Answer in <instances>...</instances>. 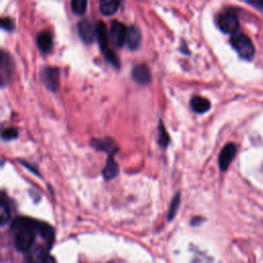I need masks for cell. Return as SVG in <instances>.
Masks as SVG:
<instances>
[{
	"instance_id": "obj_22",
	"label": "cell",
	"mask_w": 263,
	"mask_h": 263,
	"mask_svg": "<svg viewBox=\"0 0 263 263\" xmlns=\"http://www.w3.org/2000/svg\"><path fill=\"white\" fill-rule=\"evenodd\" d=\"M17 137V130L14 127H6L2 132V139L5 141L13 140Z\"/></svg>"
},
{
	"instance_id": "obj_21",
	"label": "cell",
	"mask_w": 263,
	"mask_h": 263,
	"mask_svg": "<svg viewBox=\"0 0 263 263\" xmlns=\"http://www.w3.org/2000/svg\"><path fill=\"white\" fill-rule=\"evenodd\" d=\"M180 200H181L180 192H178L172 199V202H171V205L168 209V213H167V220H172L176 216V213L180 205Z\"/></svg>"
},
{
	"instance_id": "obj_24",
	"label": "cell",
	"mask_w": 263,
	"mask_h": 263,
	"mask_svg": "<svg viewBox=\"0 0 263 263\" xmlns=\"http://www.w3.org/2000/svg\"><path fill=\"white\" fill-rule=\"evenodd\" d=\"M20 162H21V163H22L24 166H26L27 168H29L31 172H33L35 175H37L38 177H40V175L38 174V171H37V170H36L34 166H31V165H30V164H29L27 161H23V160H20Z\"/></svg>"
},
{
	"instance_id": "obj_5",
	"label": "cell",
	"mask_w": 263,
	"mask_h": 263,
	"mask_svg": "<svg viewBox=\"0 0 263 263\" xmlns=\"http://www.w3.org/2000/svg\"><path fill=\"white\" fill-rule=\"evenodd\" d=\"M77 32L82 41L91 43L97 37V25L89 18H82L77 24Z\"/></svg>"
},
{
	"instance_id": "obj_6",
	"label": "cell",
	"mask_w": 263,
	"mask_h": 263,
	"mask_svg": "<svg viewBox=\"0 0 263 263\" xmlns=\"http://www.w3.org/2000/svg\"><path fill=\"white\" fill-rule=\"evenodd\" d=\"M126 35H127V27L119 21H112L110 26V38L112 42L117 47L123 46L126 42Z\"/></svg>"
},
{
	"instance_id": "obj_8",
	"label": "cell",
	"mask_w": 263,
	"mask_h": 263,
	"mask_svg": "<svg viewBox=\"0 0 263 263\" xmlns=\"http://www.w3.org/2000/svg\"><path fill=\"white\" fill-rule=\"evenodd\" d=\"M132 76L134 80L141 85H147L150 83L152 78L150 68L146 64H139L135 66L132 70Z\"/></svg>"
},
{
	"instance_id": "obj_17",
	"label": "cell",
	"mask_w": 263,
	"mask_h": 263,
	"mask_svg": "<svg viewBox=\"0 0 263 263\" xmlns=\"http://www.w3.org/2000/svg\"><path fill=\"white\" fill-rule=\"evenodd\" d=\"M120 5L119 1L116 0H101L100 1V11L104 15L114 14Z\"/></svg>"
},
{
	"instance_id": "obj_14",
	"label": "cell",
	"mask_w": 263,
	"mask_h": 263,
	"mask_svg": "<svg viewBox=\"0 0 263 263\" xmlns=\"http://www.w3.org/2000/svg\"><path fill=\"white\" fill-rule=\"evenodd\" d=\"M119 167L117 162L114 159V155H108V158L106 160V165L103 170V177L105 180H111L115 178L118 174Z\"/></svg>"
},
{
	"instance_id": "obj_2",
	"label": "cell",
	"mask_w": 263,
	"mask_h": 263,
	"mask_svg": "<svg viewBox=\"0 0 263 263\" xmlns=\"http://www.w3.org/2000/svg\"><path fill=\"white\" fill-rule=\"evenodd\" d=\"M232 47L241 59L252 60L255 54V47L251 39L242 33H235L230 39Z\"/></svg>"
},
{
	"instance_id": "obj_18",
	"label": "cell",
	"mask_w": 263,
	"mask_h": 263,
	"mask_svg": "<svg viewBox=\"0 0 263 263\" xmlns=\"http://www.w3.org/2000/svg\"><path fill=\"white\" fill-rule=\"evenodd\" d=\"M9 218H10V208H9L6 197L4 196V194H2L1 200H0V223H1V225H4L5 223H7Z\"/></svg>"
},
{
	"instance_id": "obj_7",
	"label": "cell",
	"mask_w": 263,
	"mask_h": 263,
	"mask_svg": "<svg viewBox=\"0 0 263 263\" xmlns=\"http://www.w3.org/2000/svg\"><path fill=\"white\" fill-rule=\"evenodd\" d=\"M236 154V146L233 143L226 144L219 154V166L221 171H226Z\"/></svg>"
},
{
	"instance_id": "obj_16",
	"label": "cell",
	"mask_w": 263,
	"mask_h": 263,
	"mask_svg": "<svg viewBox=\"0 0 263 263\" xmlns=\"http://www.w3.org/2000/svg\"><path fill=\"white\" fill-rule=\"evenodd\" d=\"M51 258L43 248L34 249L29 255V263H50Z\"/></svg>"
},
{
	"instance_id": "obj_20",
	"label": "cell",
	"mask_w": 263,
	"mask_h": 263,
	"mask_svg": "<svg viewBox=\"0 0 263 263\" xmlns=\"http://www.w3.org/2000/svg\"><path fill=\"white\" fill-rule=\"evenodd\" d=\"M87 1L85 0H72L71 1V9L73 13L76 15H83L86 11Z\"/></svg>"
},
{
	"instance_id": "obj_9",
	"label": "cell",
	"mask_w": 263,
	"mask_h": 263,
	"mask_svg": "<svg viewBox=\"0 0 263 263\" xmlns=\"http://www.w3.org/2000/svg\"><path fill=\"white\" fill-rule=\"evenodd\" d=\"M91 146L96 148L97 150L107 152L108 155H114L116 151L118 150L116 143L111 138H105V139H92L90 142Z\"/></svg>"
},
{
	"instance_id": "obj_3",
	"label": "cell",
	"mask_w": 263,
	"mask_h": 263,
	"mask_svg": "<svg viewBox=\"0 0 263 263\" xmlns=\"http://www.w3.org/2000/svg\"><path fill=\"white\" fill-rule=\"evenodd\" d=\"M218 26L224 33L234 35L239 27L236 13L232 9H225L218 16Z\"/></svg>"
},
{
	"instance_id": "obj_1",
	"label": "cell",
	"mask_w": 263,
	"mask_h": 263,
	"mask_svg": "<svg viewBox=\"0 0 263 263\" xmlns=\"http://www.w3.org/2000/svg\"><path fill=\"white\" fill-rule=\"evenodd\" d=\"M37 220L28 217H17L11 224L13 231L14 246L20 252H28L31 250L36 234L38 233Z\"/></svg>"
},
{
	"instance_id": "obj_10",
	"label": "cell",
	"mask_w": 263,
	"mask_h": 263,
	"mask_svg": "<svg viewBox=\"0 0 263 263\" xmlns=\"http://www.w3.org/2000/svg\"><path fill=\"white\" fill-rule=\"evenodd\" d=\"M97 38L100 45V48L104 55H107L110 51H112L108 47V33L107 27L103 21H99L97 24Z\"/></svg>"
},
{
	"instance_id": "obj_19",
	"label": "cell",
	"mask_w": 263,
	"mask_h": 263,
	"mask_svg": "<svg viewBox=\"0 0 263 263\" xmlns=\"http://www.w3.org/2000/svg\"><path fill=\"white\" fill-rule=\"evenodd\" d=\"M157 139H158L157 140L158 145L162 148H166V146L170 143V136H168V134L165 129V126L163 125L161 120L159 121V124H158V138Z\"/></svg>"
},
{
	"instance_id": "obj_12",
	"label": "cell",
	"mask_w": 263,
	"mask_h": 263,
	"mask_svg": "<svg viewBox=\"0 0 263 263\" xmlns=\"http://www.w3.org/2000/svg\"><path fill=\"white\" fill-rule=\"evenodd\" d=\"M37 46L40 49L41 52H49L52 48V44H53V40H52V35L50 32L48 31H43L40 32L37 35Z\"/></svg>"
},
{
	"instance_id": "obj_13",
	"label": "cell",
	"mask_w": 263,
	"mask_h": 263,
	"mask_svg": "<svg viewBox=\"0 0 263 263\" xmlns=\"http://www.w3.org/2000/svg\"><path fill=\"white\" fill-rule=\"evenodd\" d=\"M0 66H1V81H2V83H4L5 77H8V75H11L12 69H13L12 59L4 50L1 51Z\"/></svg>"
},
{
	"instance_id": "obj_25",
	"label": "cell",
	"mask_w": 263,
	"mask_h": 263,
	"mask_svg": "<svg viewBox=\"0 0 263 263\" xmlns=\"http://www.w3.org/2000/svg\"><path fill=\"white\" fill-rule=\"evenodd\" d=\"M249 4L256 6L257 9H263V1H247Z\"/></svg>"
},
{
	"instance_id": "obj_23",
	"label": "cell",
	"mask_w": 263,
	"mask_h": 263,
	"mask_svg": "<svg viewBox=\"0 0 263 263\" xmlns=\"http://www.w3.org/2000/svg\"><path fill=\"white\" fill-rule=\"evenodd\" d=\"M1 27L6 31H13L14 30V24L13 21L9 16H5L1 18Z\"/></svg>"
},
{
	"instance_id": "obj_4",
	"label": "cell",
	"mask_w": 263,
	"mask_h": 263,
	"mask_svg": "<svg viewBox=\"0 0 263 263\" xmlns=\"http://www.w3.org/2000/svg\"><path fill=\"white\" fill-rule=\"evenodd\" d=\"M40 79L50 91H57L60 84V70L57 67L44 66L40 70Z\"/></svg>"
},
{
	"instance_id": "obj_11",
	"label": "cell",
	"mask_w": 263,
	"mask_h": 263,
	"mask_svg": "<svg viewBox=\"0 0 263 263\" xmlns=\"http://www.w3.org/2000/svg\"><path fill=\"white\" fill-rule=\"evenodd\" d=\"M141 32L140 30L132 25L130 27L127 28V35H126V45L130 50H136L139 48V46L141 45Z\"/></svg>"
},
{
	"instance_id": "obj_15",
	"label": "cell",
	"mask_w": 263,
	"mask_h": 263,
	"mask_svg": "<svg viewBox=\"0 0 263 263\" xmlns=\"http://www.w3.org/2000/svg\"><path fill=\"white\" fill-rule=\"evenodd\" d=\"M190 106L193 111L196 113H205L211 108V103L208 99L200 97V96H194L190 100Z\"/></svg>"
}]
</instances>
